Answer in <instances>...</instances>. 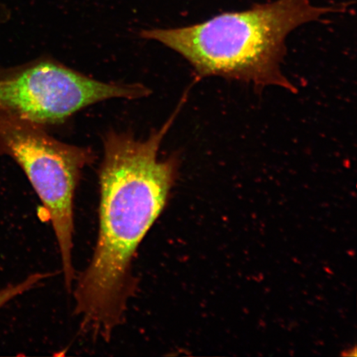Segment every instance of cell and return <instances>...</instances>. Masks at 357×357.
<instances>
[{
  "instance_id": "obj_1",
  "label": "cell",
  "mask_w": 357,
  "mask_h": 357,
  "mask_svg": "<svg viewBox=\"0 0 357 357\" xmlns=\"http://www.w3.org/2000/svg\"><path fill=\"white\" fill-rule=\"evenodd\" d=\"M181 105L146 140L111 131L100 168L99 234L91 261L74 291L75 314L84 332L108 341L126 314L136 284L132 261L166 207L180 158L160 160L159 149Z\"/></svg>"
},
{
  "instance_id": "obj_2",
  "label": "cell",
  "mask_w": 357,
  "mask_h": 357,
  "mask_svg": "<svg viewBox=\"0 0 357 357\" xmlns=\"http://www.w3.org/2000/svg\"><path fill=\"white\" fill-rule=\"evenodd\" d=\"M347 6L317 7L310 0H276L248 10L223 13L200 24L140 33L178 53L199 77H220L257 88L279 86L296 93L281 64L294 29Z\"/></svg>"
},
{
  "instance_id": "obj_3",
  "label": "cell",
  "mask_w": 357,
  "mask_h": 357,
  "mask_svg": "<svg viewBox=\"0 0 357 357\" xmlns=\"http://www.w3.org/2000/svg\"><path fill=\"white\" fill-rule=\"evenodd\" d=\"M0 142L24 172L46 209L59 248L65 284L70 292L75 279V190L83 169L93 162L95 154L87 147L55 139L43 127L4 114H0Z\"/></svg>"
},
{
  "instance_id": "obj_4",
  "label": "cell",
  "mask_w": 357,
  "mask_h": 357,
  "mask_svg": "<svg viewBox=\"0 0 357 357\" xmlns=\"http://www.w3.org/2000/svg\"><path fill=\"white\" fill-rule=\"evenodd\" d=\"M151 93L144 84L102 82L47 58L0 80V114L44 128L97 102Z\"/></svg>"
},
{
  "instance_id": "obj_5",
  "label": "cell",
  "mask_w": 357,
  "mask_h": 357,
  "mask_svg": "<svg viewBox=\"0 0 357 357\" xmlns=\"http://www.w3.org/2000/svg\"><path fill=\"white\" fill-rule=\"evenodd\" d=\"M47 276V274L36 273L29 276L21 282L10 284L0 289V310L6 306L8 303L15 300V298L22 296L29 290L37 287Z\"/></svg>"
}]
</instances>
